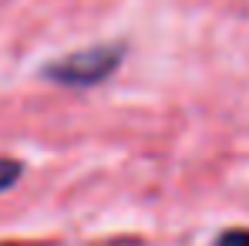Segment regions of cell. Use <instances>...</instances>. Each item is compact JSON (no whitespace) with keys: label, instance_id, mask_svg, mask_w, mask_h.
<instances>
[{"label":"cell","instance_id":"cell-1","mask_svg":"<svg viewBox=\"0 0 249 246\" xmlns=\"http://www.w3.org/2000/svg\"><path fill=\"white\" fill-rule=\"evenodd\" d=\"M128 44L124 41H105L91 44L81 51H71L64 57H54L41 68V78L57 88H98L105 84L111 75H118V68L124 64Z\"/></svg>","mask_w":249,"mask_h":246},{"label":"cell","instance_id":"cell-2","mask_svg":"<svg viewBox=\"0 0 249 246\" xmlns=\"http://www.w3.org/2000/svg\"><path fill=\"white\" fill-rule=\"evenodd\" d=\"M20 179H24V162L10 159V155H0V192L14 189Z\"/></svg>","mask_w":249,"mask_h":246},{"label":"cell","instance_id":"cell-3","mask_svg":"<svg viewBox=\"0 0 249 246\" xmlns=\"http://www.w3.org/2000/svg\"><path fill=\"white\" fill-rule=\"evenodd\" d=\"M212 246H249V229L246 226H236V229H226L215 236Z\"/></svg>","mask_w":249,"mask_h":246}]
</instances>
